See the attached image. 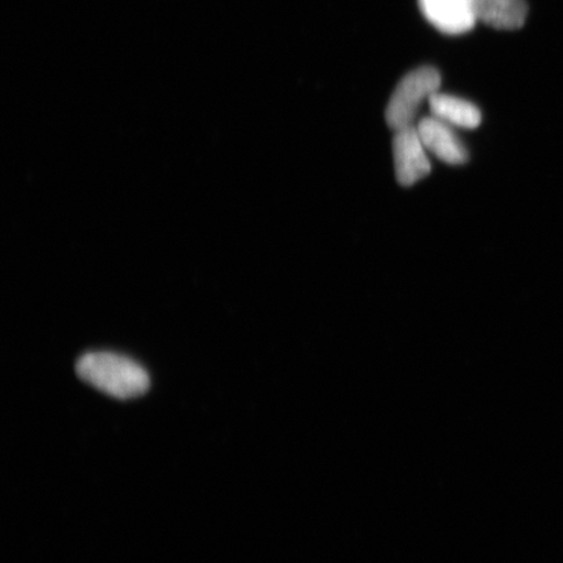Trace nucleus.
I'll use <instances>...</instances> for the list:
<instances>
[{
    "label": "nucleus",
    "instance_id": "f257e3e1",
    "mask_svg": "<svg viewBox=\"0 0 563 563\" xmlns=\"http://www.w3.org/2000/svg\"><path fill=\"white\" fill-rule=\"evenodd\" d=\"M76 373L84 383L118 399L144 396L151 386L150 375L139 363L115 352L84 354L76 363Z\"/></svg>",
    "mask_w": 563,
    "mask_h": 563
},
{
    "label": "nucleus",
    "instance_id": "f03ea898",
    "mask_svg": "<svg viewBox=\"0 0 563 563\" xmlns=\"http://www.w3.org/2000/svg\"><path fill=\"white\" fill-rule=\"evenodd\" d=\"M441 86L438 68L424 66L411 70L399 81L387 103L385 118L394 131L415 125L418 112L424 102H429Z\"/></svg>",
    "mask_w": 563,
    "mask_h": 563
},
{
    "label": "nucleus",
    "instance_id": "7ed1b4c3",
    "mask_svg": "<svg viewBox=\"0 0 563 563\" xmlns=\"http://www.w3.org/2000/svg\"><path fill=\"white\" fill-rule=\"evenodd\" d=\"M417 125L396 131L393 139L394 166L400 186L411 187L431 173V162L427 156Z\"/></svg>",
    "mask_w": 563,
    "mask_h": 563
},
{
    "label": "nucleus",
    "instance_id": "20e7f679",
    "mask_svg": "<svg viewBox=\"0 0 563 563\" xmlns=\"http://www.w3.org/2000/svg\"><path fill=\"white\" fill-rule=\"evenodd\" d=\"M419 7L435 30L450 35L473 30L477 21L475 0H419Z\"/></svg>",
    "mask_w": 563,
    "mask_h": 563
},
{
    "label": "nucleus",
    "instance_id": "39448f33",
    "mask_svg": "<svg viewBox=\"0 0 563 563\" xmlns=\"http://www.w3.org/2000/svg\"><path fill=\"white\" fill-rule=\"evenodd\" d=\"M427 151L449 165H463L468 161V152L456 136L453 125L432 117L422 118L417 125Z\"/></svg>",
    "mask_w": 563,
    "mask_h": 563
},
{
    "label": "nucleus",
    "instance_id": "423d86ee",
    "mask_svg": "<svg viewBox=\"0 0 563 563\" xmlns=\"http://www.w3.org/2000/svg\"><path fill=\"white\" fill-rule=\"evenodd\" d=\"M477 21L496 30L516 31L528 15L526 0H475Z\"/></svg>",
    "mask_w": 563,
    "mask_h": 563
},
{
    "label": "nucleus",
    "instance_id": "0eeeda50",
    "mask_svg": "<svg viewBox=\"0 0 563 563\" xmlns=\"http://www.w3.org/2000/svg\"><path fill=\"white\" fill-rule=\"evenodd\" d=\"M432 115L460 129L475 130L482 123V111L463 98L445 93H434L429 100Z\"/></svg>",
    "mask_w": 563,
    "mask_h": 563
}]
</instances>
